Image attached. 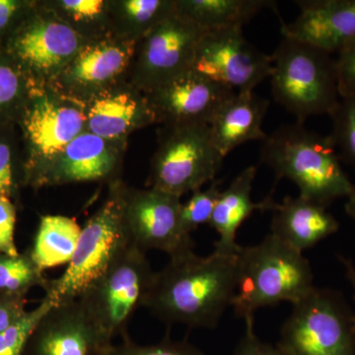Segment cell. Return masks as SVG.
<instances>
[{
  "mask_svg": "<svg viewBox=\"0 0 355 355\" xmlns=\"http://www.w3.org/2000/svg\"><path fill=\"white\" fill-rule=\"evenodd\" d=\"M272 57V92L275 101L298 123L329 114L340 102L336 60L309 44L284 37Z\"/></svg>",
  "mask_w": 355,
  "mask_h": 355,
  "instance_id": "cell-4",
  "label": "cell"
},
{
  "mask_svg": "<svg viewBox=\"0 0 355 355\" xmlns=\"http://www.w3.org/2000/svg\"><path fill=\"white\" fill-rule=\"evenodd\" d=\"M23 81L18 70L0 64V109L6 108L19 97Z\"/></svg>",
  "mask_w": 355,
  "mask_h": 355,
  "instance_id": "cell-34",
  "label": "cell"
},
{
  "mask_svg": "<svg viewBox=\"0 0 355 355\" xmlns=\"http://www.w3.org/2000/svg\"><path fill=\"white\" fill-rule=\"evenodd\" d=\"M81 230V226L72 217L42 216L30 256L40 272L69 263Z\"/></svg>",
  "mask_w": 355,
  "mask_h": 355,
  "instance_id": "cell-25",
  "label": "cell"
},
{
  "mask_svg": "<svg viewBox=\"0 0 355 355\" xmlns=\"http://www.w3.org/2000/svg\"><path fill=\"white\" fill-rule=\"evenodd\" d=\"M181 198L156 189L125 184L123 220L130 241L144 252H163L170 259L193 252L195 242L181 219Z\"/></svg>",
  "mask_w": 355,
  "mask_h": 355,
  "instance_id": "cell-10",
  "label": "cell"
},
{
  "mask_svg": "<svg viewBox=\"0 0 355 355\" xmlns=\"http://www.w3.org/2000/svg\"><path fill=\"white\" fill-rule=\"evenodd\" d=\"M347 198H349V200H347V205H345V211L355 220V186L352 195Z\"/></svg>",
  "mask_w": 355,
  "mask_h": 355,
  "instance_id": "cell-40",
  "label": "cell"
},
{
  "mask_svg": "<svg viewBox=\"0 0 355 355\" xmlns=\"http://www.w3.org/2000/svg\"><path fill=\"white\" fill-rule=\"evenodd\" d=\"M301 12L286 24L279 17L284 37L328 53H338L355 38V0H301Z\"/></svg>",
  "mask_w": 355,
  "mask_h": 355,
  "instance_id": "cell-19",
  "label": "cell"
},
{
  "mask_svg": "<svg viewBox=\"0 0 355 355\" xmlns=\"http://www.w3.org/2000/svg\"><path fill=\"white\" fill-rule=\"evenodd\" d=\"M237 254L214 250L209 256L190 252L170 259L154 275L144 307L168 324L216 328L225 311L232 306Z\"/></svg>",
  "mask_w": 355,
  "mask_h": 355,
  "instance_id": "cell-1",
  "label": "cell"
},
{
  "mask_svg": "<svg viewBox=\"0 0 355 355\" xmlns=\"http://www.w3.org/2000/svg\"><path fill=\"white\" fill-rule=\"evenodd\" d=\"M31 257H8L0 254V291L6 294L22 293L34 284L48 286L46 280Z\"/></svg>",
  "mask_w": 355,
  "mask_h": 355,
  "instance_id": "cell-28",
  "label": "cell"
},
{
  "mask_svg": "<svg viewBox=\"0 0 355 355\" xmlns=\"http://www.w3.org/2000/svg\"><path fill=\"white\" fill-rule=\"evenodd\" d=\"M23 112L22 125L31 148L33 179L86 130L84 105L51 85L32 83Z\"/></svg>",
  "mask_w": 355,
  "mask_h": 355,
  "instance_id": "cell-9",
  "label": "cell"
},
{
  "mask_svg": "<svg viewBox=\"0 0 355 355\" xmlns=\"http://www.w3.org/2000/svg\"><path fill=\"white\" fill-rule=\"evenodd\" d=\"M235 91L189 70L146 93L157 123L164 127L210 125Z\"/></svg>",
  "mask_w": 355,
  "mask_h": 355,
  "instance_id": "cell-16",
  "label": "cell"
},
{
  "mask_svg": "<svg viewBox=\"0 0 355 355\" xmlns=\"http://www.w3.org/2000/svg\"><path fill=\"white\" fill-rule=\"evenodd\" d=\"M16 210L10 198L0 195V254L20 256L14 240Z\"/></svg>",
  "mask_w": 355,
  "mask_h": 355,
  "instance_id": "cell-33",
  "label": "cell"
},
{
  "mask_svg": "<svg viewBox=\"0 0 355 355\" xmlns=\"http://www.w3.org/2000/svg\"><path fill=\"white\" fill-rule=\"evenodd\" d=\"M309 261L272 234L237 254V279L232 306L245 324L254 323L261 308L299 302L314 288Z\"/></svg>",
  "mask_w": 355,
  "mask_h": 355,
  "instance_id": "cell-3",
  "label": "cell"
},
{
  "mask_svg": "<svg viewBox=\"0 0 355 355\" xmlns=\"http://www.w3.org/2000/svg\"><path fill=\"white\" fill-rule=\"evenodd\" d=\"M275 6L270 0H176L177 13L202 32L243 27L263 9Z\"/></svg>",
  "mask_w": 355,
  "mask_h": 355,
  "instance_id": "cell-23",
  "label": "cell"
},
{
  "mask_svg": "<svg viewBox=\"0 0 355 355\" xmlns=\"http://www.w3.org/2000/svg\"><path fill=\"white\" fill-rule=\"evenodd\" d=\"M330 116V137L338 158L355 169V98H342Z\"/></svg>",
  "mask_w": 355,
  "mask_h": 355,
  "instance_id": "cell-27",
  "label": "cell"
},
{
  "mask_svg": "<svg viewBox=\"0 0 355 355\" xmlns=\"http://www.w3.org/2000/svg\"><path fill=\"white\" fill-rule=\"evenodd\" d=\"M110 355H205L202 350L187 342H176L169 336L153 345H139L130 336H123V342L114 345Z\"/></svg>",
  "mask_w": 355,
  "mask_h": 355,
  "instance_id": "cell-31",
  "label": "cell"
},
{
  "mask_svg": "<svg viewBox=\"0 0 355 355\" xmlns=\"http://www.w3.org/2000/svg\"><path fill=\"white\" fill-rule=\"evenodd\" d=\"M202 33L176 10L137 42L128 83L148 93L189 71Z\"/></svg>",
  "mask_w": 355,
  "mask_h": 355,
  "instance_id": "cell-11",
  "label": "cell"
},
{
  "mask_svg": "<svg viewBox=\"0 0 355 355\" xmlns=\"http://www.w3.org/2000/svg\"><path fill=\"white\" fill-rule=\"evenodd\" d=\"M326 209L300 197L286 198L272 209L270 234L303 253L340 228Z\"/></svg>",
  "mask_w": 355,
  "mask_h": 355,
  "instance_id": "cell-20",
  "label": "cell"
},
{
  "mask_svg": "<svg viewBox=\"0 0 355 355\" xmlns=\"http://www.w3.org/2000/svg\"><path fill=\"white\" fill-rule=\"evenodd\" d=\"M146 254L130 242L104 275L77 297L112 340L128 335L130 319L144 307L155 275Z\"/></svg>",
  "mask_w": 355,
  "mask_h": 355,
  "instance_id": "cell-8",
  "label": "cell"
},
{
  "mask_svg": "<svg viewBox=\"0 0 355 355\" xmlns=\"http://www.w3.org/2000/svg\"><path fill=\"white\" fill-rule=\"evenodd\" d=\"M128 144L110 141L84 130L46 166L36 186L116 181Z\"/></svg>",
  "mask_w": 355,
  "mask_h": 355,
  "instance_id": "cell-17",
  "label": "cell"
},
{
  "mask_svg": "<svg viewBox=\"0 0 355 355\" xmlns=\"http://www.w3.org/2000/svg\"><path fill=\"white\" fill-rule=\"evenodd\" d=\"M83 36L41 4L11 44V53L30 73L29 81L51 85L86 43Z\"/></svg>",
  "mask_w": 355,
  "mask_h": 355,
  "instance_id": "cell-14",
  "label": "cell"
},
{
  "mask_svg": "<svg viewBox=\"0 0 355 355\" xmlns=\"http://www.w3.org/2000/svg\"><path fill=\"white\" fill-rule=\"evenodd\" d=\"M19 305V302L16 300L0 302V333L7 330L14 322L25 314L21 311Z\"/></svg>",
  "mask_w": 355,
  "mask_h": 355,
  "instance_id": "cell-37",
  "label": "cell"
},
{
  "mask_svg": "<svg viewBox=\"0 0 355 355\" xmlns=\"http://www.w3.org/2000/svg\"><path fill=\"white\" fill-rule=\"evenodd\" d=\"M336 67L340 98H355V38L338 53Z\"/></svg>",
  "mask_w": 355,
  "mask_h": 355,
  "instance_id": "cell-32",
  "label": "cell"
},
{
  "mask_svg": "<svg viewBox=\"0 0 355 355\" xmlns=\"http://www.w3.org/2000/svg\"><path fill=\"white\" fill-rule=\"evenodd\" d=\"M221 180H214L207 190L191 193L188 202L182 203L181 219L184 230L190 233L205 223H209L222 193Z\"/></svg>",
  "mask_w": 355,
  "mask_h": 355,
  "instance_id": "cell-30",
  "label": "cell"
},
{
  "mask_svg": "<svg viewBox=\"0 0 355 355\" xmlns=\"http://www.w3.org/2000/svg\"><path fill=\"white\" fill-rule=\"evenodd\" d=\"M254 324H246L244 336L236 347L234 355H286L277 345L261 340L254 333Z\"/></svg>",
  "mask_w": 355,
  "mask_h": 355,
  "instance_id": "cell-35",
  "label": "cell"
},
{
  "mask_svg": "<svg viewBox=\"0 0 355 355\" xmlns=\"http://www.w3.org/2000/svg\"><path fill=\"white\" fill-rule=\"evenodd\" d=\"M44 4L86 41L111 34L109 0H51Z\"/></svg>",
  "mask_w": 355,
  "mask_h": 355,
  "instance_id": "cell-26",
  "label": "cell"
},
{
  "mask_svg": "<svg viewBox=\"0 0 355 355\" xmlns=\"http://www.w3.org/2000/svg\"><path fill=\"white\" fill-rule=\"evenodd\" d=\"M340 261H342L343 268H345V277H347V280L350 284V286L352 287V291H354V299L355 302V265L354 261L349 260V259L345 258V257L340 256L338 257ZM354 327H355V312H354Z\"/></svg>",
  "mask_w": 355,
  "mask_h": 355,
  "instance_id": "cell-39",
  "label": "cell"
},
{
  "mask_svg": "<svg viewBox=\"0 0 355 355\" xmlns=\"http://www.w3.org/2000/svg\"><path fill=\"white\" fill-rule=\"evenodd\" d=\"M113 347L76 298L57 303L42 318L23 355H110Z\"/></svg>",
  "mask_w": 355,
  "mask_h": 355,
  "instance_id": "cell-15",
  "label": "cell"
},
{
  "mask_svg": "<svg viewBox=\"0 0 355 355\" xmlns=\"http://www.w3.org/2000/svg\"><path fill=\"white\" fill-rule=\"evenodd\" d=\"M86 130L110 140L128 144L132 132L157 123L146 93L132 84H118L84 103Z\"/></svg>",
  "mask_w": 355,
  "mask_h": 355,
  "instance_id": "cell-18",
  "label": "cell"
},
{
  "mask_svg": "<svg viewBox=\"0 0 355 355\" xmlns=\"http://www.w3.org/2000/svg\"><path fill=\"white\" fill-rule=\"evenodd\" d=\"M270 102L253 92L235 93L209 125L210 135L217 150L224 158L236 147L266 137L263 121Z\"/></svg>",
  "mask_w": 355,
  "mask_h": 355,
  "instance_id": "cell-22",
  "label": "cell"
},
{
  "mask_svg": "<svg viewBox=\"0 0 355 355\" xmlns=\"http://www.w3.org/2000/svg\"><path fill=\"white\" fill-rule=\"evenodd\" d=\"M176 13V0H109L110 33L139 42Z\"/></svg>",
  "mask_w": 355,
  "mask_h": 355,
  "instance_id": "cell-24",
  "label": "cell"
},
{
  "mask_svg": "<svg viewBox=\"0 0 355 355\" xmlns=\"http://www.w3.org/2000/svg\"><path fill=\"white\" fill-rule=\"evenodd\" d=\"M158 139L147 188L182 198L216 180L224 157L212 141L209 125H162Z\"/></svg>",
  "mask_w": 355,
  "mask_h": 355,
  "instance_id": "cell-7",
  "label": "cell"
},
{
  "mask_svg": "<svg viewBox=\"0 0 355 355\" xmlns=\"http://www.w3.org/2000/svg\"><path fill=\"white\" fill-rule=\"evenodd\" d=\"M125 184L120 179L110 183L108 197L81 230L64 275L46 286V296L55 304L79 297L132 242L123 220Z\"/></svg>",
  "mask_w": 355,
  "mask_h": 355,
  "instance_id": "cell-5",
  "label": "cell"
},
{
  "mask_svg": "<svg viewBox=\"0 0 355 355\" xmlns=\"http://www.w3.org/2000/svg\"><path fill=\"white\" fill-rule=\"evenodd\" d=\"M277 347L286 355H355L354 312L340 292L315 286L292 305Z\"/></svg>",
  "mask_w": 355,
  "mask_h": 355,
  "instance_id": "cell-6",
  "label": "cell"
},
{
  "mask_svg": "<svg viewBox=\"0 0 355 355\" xmlns=\"http://www.w3.org/2000/svg\"><path fill=\"white\" fill-rule=\"evenodd\" d=\"M137 44L113 34L87 41L51 86L84 104L128 81Z\"/></svg>",
  "mask_w": 355,
  "mask_h": 355,
  "instance_id": "cell-13",
  "label": "cell"
},
{
  "mask_svg": "<svg viewBox=\"0 0 355 355\" xmlns=\"http://www.w3.org/2000/svg\"><path fill=\"white\" fill-rule=\"evenodd\" d=\"M261 162L275 179H288L297 186L299 197L322 207L349 198L354 184L343 172L330 135L311 132L301 123L282 125L261 141Z\"/></svg>",
  "mask_w": 355,
  "mask_h": 355,
  "instance_id": "cell-2",
  "label": "cell"
},
{
  "mask_svg": "<svg viewBox=\"0 0 355 355\" xmlns=\"http://www.w3.org/2000/svg\"><path fill=\"white\" fill-rule=\"evenodd\" d=\"M22 6V3L15 0H0V32L8 27Z\"/></svg>",
  "mask_w": 355,
  "mask_h": 355,
  "instance_id": "cell-38",
  "label": "cell"
},
{
  "mask_svg": "<svg viewBox=\"0 0 355 355\" xmlns=\"http://www.w3.org/2000/svg\"><path fill=\"white\" fill-rule=\"evenodd\" d=\"M53 305L55 303L46 296L38 307L25 313L7 330L0 333V355H23L37 324Z\"/></svg>",
  "mask_w": 355,
  "mask_h": 355,
  "instance_id": "cell-29",
  "label": "cell"
},
{
  "mask_svg": "<svg viewBox=\"0 0 355 355\" xmlns=\"http://www.w3.org/2000/svg\"><path fill=\"white\" fill-rule=\"evenodd\" d=\"M256 174V166H250L233 180L226 190L222 191L209 223L219 236L214 243V251L222 254H237L241 246L236 242V237L242 224L256 210L272 211L275 209L277 202L272 195L259 202L252 200Z\"/></svg>",
  "mask_w": 355,
  "mask_h": 355,
  "instance_id": "cell-21",
  "label": "cell"
},
{
  "mask_svg": "<svg viewBox=\"0 0 355 355\" xmlns=\"http://www.w3.org/2000/svg\"><path fill=\"white\" fill-rule=\"evenodd\" d=\"M13 188L12 162L8 144L0 142V195L10 198Z\"/></svg>",
  "mask_w": 355,
  "mask_h": 355,
  "instance_id": "cell-36",
  "label": "cell"
},
{
  "mask_svg": "<svg viewBox=\"0 0 355 355\" xmlns=\"http://www.w3.org/2000/svg\"><path fill=\"white\" fill-rule=\"evenodd\" d=\"M242 28L203 32L191 70L236 93L253 92L270 77L272 60L245 38Z\"/></svg>",
  "mask_w": 355,
  "mask_h": 355,
  "instance_id": "cell-12",
  "label": "cell"
}]
</instances>
